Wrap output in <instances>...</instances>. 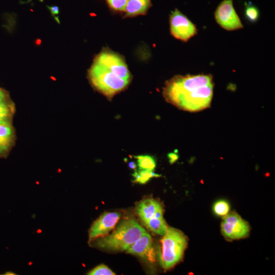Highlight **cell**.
<instances>
[{"instance_id": "obj_1", "label": "cell", "mask_w": 275, "mask_h": 275, "mask_svg": "<svg viewBox=\"0 0 275 275\" xmlns=\"http://www.w3.org/2000/svg\"><path fill=\"white\" fill-rule=\"evenodd\" d=\"M213 82L210 74L176 75L163 88L166 100L179 109L197 112L210 106Z\"/></svg>"}, {"instance_id": "obj_2", "label": "cell", "mask_w": 275, "mask_h": 275, "mask_svg": "<svg viewBox=\"0 0 275 275\" xmlns=\"http://www.w3.org/2000/svg\"><path fill=\"white\" fill-rule=\"evenodd\" d=\"M146 232L133 218L121 221L110 234L98 237L89 242L93 247L112 251H125Z\"/></svg>"}, {"instance_id": "obj_3", "label": "cell", "mask_w": 275, "mask_h": 275, "mask_svg": "<svg viewBox=\"0 0 275 275\" xmlns=\"http://www.w3.org/2000/svg\"><path fill=\"white\" fill-rule=\"evenodd\" d=\"M163 236L160 241V261L163 268L167 270L181 260L187 246V240L181 231L171 227H168Z\"/></svg>"}, {"instance_id": "obj_4", "label": "cell", "mask_w": 275, "mask_h": 275, "mask_svg": "<svg viewBox=\"0 0 275 275\" xmlns=\"http://www.w3.org/2000/svg\"><path fill=\"white\" fill-rule=\"evenodd\" d=\"M89 75L93 86L108 99L125 90L130 82L95 62L90 68Z\"/></svg>"}, {"instance_id": "obj_5", "label": "cell", "mask_w": 275, "mask_h": 275, "mask_svg": "<svg viewBox=\"0 0 275 275\" xmlns=\"http://www.w3.org/2000/svg\"><path fill=\"white\" fill-rule=\"evenodd\" d=\"M170 24L171 34L175 38L184 42L197 33L196 25L177 9L170 15Z\"/></svg>"}, {"instance_id": "obj_6", "label": "cell", "mask_w": 275, "mask_h": 275, "mask_svg": "<svg viewBox=\"0 0 275 275\" xmlns=\"http://www.w3.org/2000/svg\"><path fill=\"white\" fill-rule=\"evenodd\" d=\"M214 16L217 23L227 31L243 28V25L233 7V0H224L217 6Z\"/></svg>"}, {"instance_id": "obj_7", "label": "cell", "mask_w": 275, "mask_h": 275, "mask_svg": "<svg viewBox=\"0 0 275 275\" xmlns=\"http://www.w3.org/2000/svg\"><path fill=\"white\" fill-rule=\"evenodd\" d=\"M94 62L130 81L131 76L127 66L124 59L117 53L109 50L102 51L96 57Z\"/></svg>"}, {"instance_id": "obj_8", "label": "cell", "mask_w": 275, "mask_h": 275, "mask_svg": "<svg viewBox=\"0 0 275 275\" xmlns=\"http://www.w3.org/2000/svg\"><path fill=\"white\" fill-rule=\"evenodd\" d=\"M221 231L224 236L231 239L246 237L250 231L246 222L238 214L232 212L224 216L221 224Z\"/></svg>"}, {"instance_id": "obj_9", "label": "cell", "mask_w": 275, "mask_h": 275, "mask_svg": "<svg viewBox=\"0 0 275 275\" xmlns=\"http://www.w3.org/2000/svg\"><path fill=\"white\" fill-rule=\"evenodd\" d=\"M118 212H106L102 214L91 225L89 230V242L103 236L113 229L120 219Z\"/></svg>"}, {"instance_id": "obj_10", "label": "cell", "mask_w": 275, "mask_h": 275, "mask_svg": "<svg viewBox=\"0 0 275 275\" xmlns=\"http://www.w3.org/2000/svg\"><path fill=\"white\" fill-rule=\"evenodd\" d=\"M126 252L138 256L150 263L155 261V252L151 236L146 232L125 250Z\"/></svg>"}, {"instance_id": "obj_11", "label": "cell", "mask_w": 275, "mask_h": 275, "mask_svg": "<svg viewBox=\"0 0 275 275\" xmlns=\"http://www.w3.org/2000/svg\"><path fill=\"white\" fill-rule=\"evenodd\" d=\"M162 209L160 204L152 199H146L141 201L136 206V213L145 223L153 217L156 212Z\"/></svg>"}, {"instance_id": "obj_12", "label": "cell", "mask_w": 275, "mask_h": 275, "mask_svg": "<svg viewBox=\"0 0 275 275\" xmlns=\"http://www.w3.org/2000/svg\"><path fill=\"white\" fill-rule=\"evenodd\" d=\"M14 131L11 123H0V157L5 156L13 146Z\"/></svg>"}, {"instance_id": "obj_13", "label": "cell", "mask_w": 275, "mask_h": 275, "mask_svg": "<svg viewBox=\"0 0 275 275\" xmlns=\"http://www.w3.org/2000/svg\"><path fill=\"white\" fill-rule=\"evenodd\" d=\"M151 5L150 0H127L125 17H133L146 13Z\"/></svg>"}, {"instance_id": "obj_14", "label": "cell", "mask_w": 275, "mask_h": 275, "mask_svg": "<svg viewBox=\"0 0 275 275\" xmlns=\"http://www.w3.org/2000/svg\"><path fill=\"white\" fill-rule=\"evenodd\" d=\"M14 105L6 93L0 97V123H11Z\"/></svg>"}, {"instance_id": "obj_15", "label": "cell", "mask_w": 275, "mask_h": 275, "mask_svg": "<svg viewBox=\"0 0 275 275\" xmlns=\"http://www.w3.org/2000/svg\"><path fill=\"white\" fill-rule=\"evenodd\" d=\"M145 224L151 232L160 235H163L168 228L163 217H152L146 222Z\"/></svg>"}, {"instance_id": "obj_16", "label": "cell", "mask_w": 275, "mask_h": 275, "mask_svg": "<svg viewBox=\"0 0 275 275\" xmlns=\"http://www.w3.org/2000/svg\"><path fill=\"white\" fill-rule=\"evenodd\" d=\"M137 159L140 170L153 171L156 167V161L153 157L148 155L134 156Z\"/></svg>"}, {"instance_id": "obj_17", "label": "cell", "mask_w": 275, "mask_h": 275, "mask_svg": "<svg viewBox=\"0 0 275 275\" xmlns=\"http://www.w3.org/2000/svg\"><path fill=\"white\" fill-rule=\"evenodd\" d=\"M132 176L134 178L133 182L140 184H145L152 178L161 176L160 175L155 173L153 171L146 170L135 171Z\"/></svg>"}, {"instance_id": "obj_18", "label": "cell", "mask_w": 275, "mask_h": 275, "mask_svg": "<svg viewBox=\"0 0 275 275\" xmlns=\"http://www.w3.org/2000/svg\"><path fill=\"white\" fill-rule=\"evenodd\" d=\"M229 203L224 200L216 201L213 206V211L218 216H225L229 213Z\"/></svg>"}, {"instance_id": "obj_19", "label": "cell", "mask_w": 275, "mask_h": 275, "mask_svg": "<svg viewBox=\"0 0 275 275\" xmlns=\"http://www.w3.org/2000/svg\"><path fill=\"white\" fill-rule=\"evenodd\" d=\"M244 14L247 19L251 22H256L259 16V11L257 7L248 4L246 5Z\"/></svg>"}, {"instance_id": "obj_20", "label": "cell", "mask_w": 275, "mask_h": 275, "mask_svg": "<svg viewBox=\"0 0 275 275\" xmlns=\"http://www.w3.org/2000/svg\"><path fill=\"white\" fill-rule=\"evenodd\" d=\"M89 275H115L116 274L107 266L99 265L88 272Z\"/></svg>"}, {"instance_id": "obj_21", "label": "cell", "mask_w": 275, "mask_h": 275, "mask_svg": "<svg viewBox=\"0 0 275 275\" xmlns=\"http://www.w3.org/2000/svg\"><path fill=\"white\" fill-rule=\"evenodd\" d=\"M109 6L117 11H125L127 0H106Z\"/></svg>"}, {"instance_id": "obj_22", "label": "cell", "mask_w": 275, "mask_h": 275, "mask_svg": "<svg viewBox=\"0 0 275 275\" xmlns=\"http://www.w3.org/2000/svg\"><path fill=\"white\" fill-rule=\"evenodd\" d=\"M168 157L170 162L172 164L178 160L179 156L177 153L173 152L169 153Z\"/></svg>"}, {"instance_id": "obj_23", "label": "cell", "mask_w": 275, "mask_h": 275, "mask_svg": "<svg viewBox=\"0 0 275 275\" xmlns=\"http://www.w3.org/2000/svg\"><path fill=\"white\" fill-rule=\"evenodd\" d=\"M49 10H50L51 13L54 15H57L59 13V8L57 6H48V7Z\"/></svg>"}, {"instance_id": "obj_24", "label": "cell", "mask_w": 275, "mask_h": 275, "mask_svg": "<svg viewBox=\"0 0 275 275\" xmlns=\"http://www.w3.org/2000/svg\"><path fill=\"white\" fill-rule=\"evenodd\" d=\"M129 167L132 170H135L136 168V164L133 161H130L128 163Z\"/></svg>"}, {"instance_id": "obj_25", "label": "cell", "mask_w": 275, "mask_h": 275, "mask_svg": "<svg viewBox=\"0 0 275 275\" xmlns=\"http://www.w3.org/2000/svg\"><path fill=\"white\" fill-rule=\"evenodd\" d=\"M6 93L3 89L0 88V97L5 95Z\"/></svg>"}, {"instance_id": "obj_26", "label": "cell", "mask_w": 275, "mask_h": 275, "mask_svg": "<svg viewBox=\"0 0 275 275\" xmlns=\"http://www.w3.org/2000/svg\"><path fill=\"white\" fill-rule=\"evenodd\" d=\"M41 43V41L40 39H37L36 41V43L37 45H40V44Z\"/></svg>"}]
</instances>
